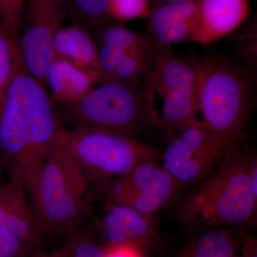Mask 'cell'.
<instances>
[{"instance_id":"1","label":"cell","mask_w":257,"mask_h":257,"mask_svg":"<svg viewBox=\"0 0 257 257\" xmlns=\"http://www.w3.org/2000/svg\"><path fill=\"white\" fill-rule=\"evenodd\" d=\"M256 164L254 150L243 144L236 147L210 175L179 196L172 206L175 219L195 232L251 223L256 214L251 179Z\"/></svg>"},{"instance_id":"2","label":"cell","mask_w":257,"mask_h":257,"mask_svg":"<svg viewBox=\"0 0 257 257\" xmlns=\"http://www.w3.org/2000/svg\"><path fill=\"white\" fill-rule=\"evenodd\" d=\"M19 171L30 204L49 237L67 241L82 230L92 212V184L67 153L55 145Z\"/></svg>"},{"instance_id":"3","label":"cell","mask_w":257,"mask_h":257,"mask_svg":"<svg viewBox=\"0 0 257 257\" xmlns=\"http://www.w3.org/2000/svg\"><path fill=\"white\" fill-rule=\"evenodd\" d=\"M62 123L45 86L17 67L0 110V152L20 170L55 147Z\"/></svg>"},{"instance_id":"4","label":"cell","mask_w":257,"mask_h":257,"mask_svg":"<svg viewBox=\"0 0 257 257\" xmlns=\"http://www.w3.org/2000/svg\"><path fill=\"white\" fill-rule=\"evenodd\" d=\"M196 119L212 133L244 132L254 108L256 74L223 57L194 62Z\"/></svg>"},{"instance_id":"5","label":"cell","mask_w":257,"mask_h":257,"mask_svg":"<svg viewBox=\"0 0 257 257\" xmlns=\"http://www.w3.org/2000/svg\"><path fill=\"white\" fill-rule=\"evenodd\" d=\"M143 82L140 89L154 130L170 140L197 120L194 62L176 55L170 45L155 42L153 59Z\"/></svg>"},{"instance_id":"6","label":"cell","mask_w":257,"mask_h":257,"mask_svg":"<svg viewBox=\"0 0 257 257\" xmlns=\"http://www.w3.org/2000/svg\"><path fill=\"white\" fill-rule=\"evenodd\" d=\"M56 145L76 162L96 187L144 162L162 159L158 147L138 139L94 128L61 126Z\"/></svg>"},{"instance_id":"7","label":"cell","mask_w":257,"mask_h":257,"mask_svg":"<svg viewBox=\"0 0 257 257\" xmlns=\"http://www.w3.org/2000/svg\"><path fill=\"white\" fill-rule=\"evenodd\" d=\"M80 100L61 106L60 121L133 137L154 130L141 89L121 83H99Z\"/></svg>"},{"instance_id":"8","label":"cell","mask_w":257,"mask_h":257,"mask_svg":"<svg viewBox=\"0 0 257 257\" xmlns=\"http://www.w3.org/2000/svg\"><path fill=\"white\" fill-rule=\"evenodd\" d=\"M244 132L218 134L194 120L169 140L162 152V167L181 194L192 189L217 168L225 157L244 144Z\"/></svg>"},{"instance_id":"9","label":"cell","mask_w":257,"mask_h":257,"mask_svg":"<svg viewBox=\"0 0 257 257\" xmlns=\"http://www.w3.org/2000/svg\"><path fill=\"white\" fill-rule=\"evenodd\" d=\"M96 188L108 202L124 204L152 215L172 207L181 194L175 180L156 161L140 164Z\"/></svg>"},{"instance_id":"10","label":"cell","mask_w":257,"mask_h":257,"mask_svg":"<svg viewBox=\"0 0 257 257\" xmlns=\"http://www.w3.org/2000/svg\"><path fill=\"white\" fill-rule=\"evenodd\" d=\"M67 14L63 0L25 2L26 25L19 38V49L26 70L44 86L55 59L54 40Z\"/></svg>"},{"instance_id":"11","label":"cell","mask_w":257,"mask_h":257,"mask_svg":"<svg viewBox=\"0 0 257 257\" xmlns=\"http://www.w3.org/2000/svg\"><path fill=\"white\" fill-rule=\"evenodd\" d=\"M0 229L32 249H45L49 236L30 204L18 169L10 171L9 180L0 187Z\"/></svg>"},{"instance_id":"12","label":"cell","mask_w":257,"mask_h":257,"mask_svg":"<svg viewBox=\"0 0 257 257\" xmlns=\"http://www.w3.org/2000/svg\"><path fill=\"white\" fill-rule=\"evenodd\" d=\"M97 229L106 246L130 245L143 251L159 235L158 221L155 216L108 201L105 211L98 221Z\"/></svg>"},{"instance_id":"13","label":"cell","mask_w":257,"mask_h":257,"mask_svg":"<svg viewBox=\"0 0 257 257\" xmlns=\"http://www.w3.org/2000/svg\"><path fill=\"white\" fill-rule=\"evenodd\" d=\"M199 0H178L152 10L149 22L150 38L155 43L170 45L192 41L197 28Z\"/></svg>"},{"instance_id":"14","label":"cell","mask_w":257,"mask_h":257,"mask_svg":"<svg viewBox=\"0 0 257 257\" xmlns=\"http://www.w3.org/2000/svg\"><path fill=\"white\" fill-rule=\"evenodd\" d=\"M248 0H199L192 41L207 45L234 31L249 14Z\"/></svg>"},{"instance_id":"15","label":"cell","mask_w":257,"mask_h":257,"mask_svg":"<svg viewBox=\"0 0 257 257\" xmlns=\"http://www.w3.org/2000/svg\"><path fill=\"white\" fill-rule=\"evenodd\" d=\"M53 48L55 57L67 61L96 83H102L97 45L88 29L77 23L61 28L54 40Z\"/></svg>"},{"instance_id":"16","label":"cell","mask_w":257,"mask_h":257,"mask_svg":"<svg viewBox=\"0 0 257 257\" xmlns=\"http://www.w3.org/2000/svg\"><path fill=\"white\" fill-rule=\"evenodd\" d=\"M95 81L63 59L55 57L47 73L45 85L52 102L68 105L80 100L94 87Z\"/></svg>"},{"instance_id":"17","label":"cell","mask_w":257,"mask_h":257,"mask_svg":"<svg viewBox=\"0 0 257 257\" xmlns=\"http://www.w3.org/2000/svg\"><path fill=\"white\" fill-rule=\"evenodd\" d=\"M173 257H236L243 232L231 226H219L197 231Z\"/></svg>"},{"instance_id":"18","label":"cell","mask_w":257,"mask_h":257,"mask_svg":"<svg viewBox=\"0 0 257 257\" xmlns=\"http://www.w3.org/2000/svg\"><path fill=\"white\" fill-rule=\"evenodd\" d=\"M67 14L75 23L97 31L111 21L108 12L109 0H63Z\"/></svg>"},{"instance_id":"19","label":"cell","mask_w":257,"mask_h":257,"mask_svg":"<svg viewBox=\"0 0 257 257\" xmlns=\"http://www.w3.org/2000/svg\"><path fill=\"white\" fill-rule=\"evenodd\" d=\"M99 45L112 47L121 52H128L150 45V37L133 31L120 24L109 22L96 31Z\"/></svg>"},{"instance_id":"20","label":"cell","mask_w":257,"mask_h":257,"mask_svg":"<svg viewBox=\"0 0 257 257\" xmlns=\"http://www.w3.org/2000/svg\"><path fill=\"white\" fill-rule=\"evenodd\" d=\"M21 60L18 42L0 25V110L5 94Z\"/></svg>"},{"instance_id":"21","label":"cell","mask_w":257,"mask_h":257,"mask_svg":"<svg viewBox=\"0 0 257 257\" xmlns=\"http://www.w3.org/2000/svg\"><path fill=\"white\" fill-rule=\"evenodd\" d=\"M108 12L111 20L125 22L149 18L152 10L148 0H109Z\"/></svg>"},{"instance_id":"22","label":"cell","mask_w":257,"mask_h":257,"mask_svg":"<svg viewBox=\"0 0 257 257\" xmlns=\"http://www.w3.org/2000/svg\"><path fill=\"white\" fill-rule=\"evenodd\" d=\"M25 8V0H0V25L18 43Z\"/></svg>"},{"instance_id":"23","label":"cell","mask_w":257,"mask_h":257,"mask_svg":"<svg viewBox=\"0 0 257 257\" xmlns=\"http://www.w3.org/2000/svg\"><path fill=\"white\" fill-rule=\"evenodd\" d=\"M66 242L67 257H104V248L87 231L81 230Z\"/></svg>"},{"instance_id":"24","label":"cell","mask_w":257,"mask_h":257,"mask_svg":"<svg viewBox=\"0 0 257 257\" xmlns=\"http://www.w3.org/2000/svg\"><path fill=\"white\" fill-rule=\"evenodd\" d=\"M34 251L8 231L0 229V257H28Z\"/></svg>"},{"instance_id":"25","label":"cell","mask_w":257,"mask_h":257,"mask_svg":"<svg viewBox=\"0 0 257 257\" xmlns=\"http://www.w3.org/2000/svg\"><path fill=\"white\" fill-rule=\"evenodd\" d=\"M143 250L130 245L106 246L104 257H145Z\"/></svg>"},{"instance_id":"26","label":"cell","mask_w":257,"mask_h":257,"mask_svg":"<svg viewBox=\"0 0 257 257\" xmlns=\"http://www.w3.org/2000/svg\"><path fill=\"white\" fill-rule=\"evenodd\" d=\"M237 257H257V240L243 232V241Z\"/></svg>"},{"instance_id":"27","label":"cell","mask_w":257,"mask_h":257,"mask_svg":"<svg viewBox=\"0 0 257 257\" xmlns=\"http://www.w3.org/2000/svg\"><path fill=\"white\" fill-rule=\"evenodd\" d=\"M67 243L65 242L60 247L47 251L46 249L34 251L28 257H67Z\"/></svg>"},{"instance_id":"28","label":"cell","mask_w":257,"mask_h":257,"mask_svg":"<svg viewBox=\"0 0 257 257\" xmlns=\"http://www.w3.org/2000/svg\"><path fill=\"white\" fill-rule=\"evenodd\" d=\"M157 1L160 2L162 3H170V2L178 1V0H157Z\"/></svg>"},{"instance_id":"29","label":"cell","mask_w":257,"mask_h":257,"mask_svg":"<svg viewBox=\"0 0 257 257\" xmlns=\"http://www.w3.org/2000/svg\"><path fill=\"white\" fill-rule=\"evenodd\" d=\"M236 257H237V255H236Z\"/></svg>"}]
</instances>
